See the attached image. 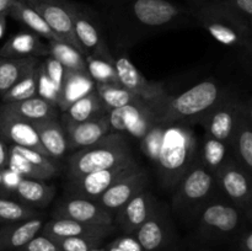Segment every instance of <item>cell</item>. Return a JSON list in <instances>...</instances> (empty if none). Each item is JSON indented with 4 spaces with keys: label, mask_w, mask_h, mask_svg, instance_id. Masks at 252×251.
Here are the masks:
<instances>
[{
    "label": "cell",
    "mask_w": 252,
    "mask_h": 251,
    "mask_svg": "<svg viewBox=\"0 0 252 251\" xmlns=\"http://www.w3.org/2000/svg\"><path fill=\"white\" fill-rule=\"evenodd\" d=\"M7 16H9V12H1V14H0V38L4 36L5 30H6Z\"/></svg>",
    "instance_id": "50"
},
{
    "label": "cell",
    "mask_w": 252,
    "mask_h": 251,
    "mask_svg": "<svg viewBox=\"0 0 252 251\" xmlns=\"http://www.w3.org/2000/svg\"><path fill=\"white\" fill-rule=\"evenodd\" d=\"M37 80H38V74H37L36 68L32 71H30L22 79H20L6 93L2 94V103L16 102V101L26 100V98H31L37 96Z\"/></svg>",
    "instance_id": "37"
},
{
    "label": "cell",
    "mask_w": 252,
    "mask_h": 251,
    "mask_svg": "<svg viewBox=\"0 0 252 251\" xmlns=\"http://www.w3.org/2000/svg\"><path fill=\"white\" fill-rule=\"evenodd\" d=\"M129 143L126 135L110 132L93 145L76 150L66 162V180H75L84 175L110 169L132 159Z\"/></svg>",
    "instance_id": "5"
},
{
    "label": "cell",
    "mask_w": 252,
    "mask_h": 251,
    "mask_svg": "<svg viewBox=\"0 0 252 251\" xmlns=\"http://www.w3.org/2000/svg\"><path fill=\"white\" fill-rule=\"evenodd\" d=\"M105 240L100 238H64L57 239L56 243L63 251H93L101 248Z\"/></svg>",
    "instance_id": "40"
},
{
    "label": "cell",
    "mask_w": 252,
    "mask_h": 251,
    "mask_svg": "<svg viewBox=\"0 0 252 251\" xmlns=\"http://www.w3.org/2000/svg\"><path fill=\"white\" fill-rule=\"evenodd\" d=\"M239 246L241 251H252V230L246 231L240 236Z\"/></svg>",
    "instance_id": "48"
},
{
    "label": "cell",
    "mask_w": 252,
    "mask_h": 251,
    "mask_svg": "<svg viewBox=\"0 0 252 251\" xmlns=\"http://www.w3.org/2000/svg\"><path fill=\"white\" fill-rule=\"evenodd\" d=\"M53 218L71 219L90 225H115L113 217L97 202L73 196H65L59 201L58 206L53 211Z\"/></svg>",
    "instance_id": "17"
},
{
    "label": "cell",
    "mask_w": 252,
    "mask_h": 251,
    "mask_svg": "<svg viewBox=\"0 0 252 251\" xmlns=\"http://www.w3.org/2000/svg\"><path fill=\"white\" fill-rule=\"evenodd\" d=\"M57 188L43 180L25 179L22 177L14 192L17 201L34 209L46 208L56 197Z\"/></svg>",
    "instance_id": "26"
},
{
    "label": "cell",
    "mask_w": 252,
    "mask_h": 251,
    "mask_svg": "<svg viewBox=\"0 0 252 251\" xmlns=\"http://www.w3.org/2000/svg\"><path fill=\"white\" fill-rule=\"evenodd\" d=\"M219 196L216 176L196 160L175 188L172 209L182 218L197 219L202 208Z\"/></svg>",
    "instance_id": "6"
},
{
    "label": "cell",
    "mask_w": 252,
    "mask_h": 251,
    "mask_svg": "<svg viewBox=\"0 0 252 251\" xmlns=\"http://www.w3.org/2000/svg\"><path fill=\"white\" fill-rule=\"evenodd\" d=\"M197 219L202 240L224 241L240 234L246 217L240 208L219 196L202 208Z\"/></svg>",
    "instance_id": "7"
},
{
    "label": "cell",
    "mask_w": 252,
    "mask_h": 251,
    "mask_svg": "<svg viewBox=\"0 0 252 251\" xmlns=\"http://www.w3.org/2000/svg\"><path fill=\"white\" fill-rule=\"evenodd\" d=\"M241 112L252 126V97L241 98Z\"/></svg>",
    "instance_id": "49"
},
{
    "label": "cell",
    "mask_w": 252,
    "mask_h": 251,
    "mask_svg": "<svg viewBox=\"0 0 252 251\" xmlns=\"http://www.w3.org/2000/svg\"><path fill=\"white\" fill-rule=\"evenodd\" d=\"M47 46H48V57H52L59 62L64 69L88 73L85 57L71 44L63 41H47Z\"/></svg>",
    "instance_id": "34"
},
{
    "label": "cell",
    "mask_w": 252,
    "mask_h": 251,
    "mask_svg": "<svg viewBox=\"0 0 252 251\" xmlns=\"http://www.w3.org/2000/svg\"><path fill=\"white\" fill-rule=\"evenodd\" d=\"M230 148L234 159L252 175V126L243 112L239 117Z\"/></svg>",
    "instance_id": "32"
},
{
    "label": "cell",
    "mask_w": 252,
    "mask_h": 251,
    "mask_svg": "<svg viewBox=\"0 0 252 251\" xmlns=\"http://www.w3.org/2000/svg\"><path fill=\"white\" fill-rule=\"evenodd\" d=\"M245 217H246V220H248L250 224H252V206L245 212Z\"/></svg>",
    "instance_id": "54"
},
{
    "label": "cell",
    "mask_w": 252,
    "mask_h": 251,
    "mask_svg": "<svg viewBox=\"0 0 252 251\" xmlns=\"http://www.w3.org/2000/svg\"><path fill=\"white\" fill-rule=\"evenodd\" d=\"M229 89L219 85L214 79H206L185 93L166 95L158 102L150 103L158 123L196 125L224 97Z\"/></svg>",
    "instance_id": "2"
},
{
    "label": "cell",
    "mask_w": 252,
    "mask_h": 251,
    "mask_svg": "<svg viewBox=\"0 0 252 251\" xmlns=\"http://www.w3.org/2000/svg\"><path fill=\"white\" fill-rule=\"evenodd\" d=\"M25 1L43 17L52 31L62 41L71 44L85 57V53L81 49L74 32L69 0H25Z\"/></svg>",
    "instance_id": "15"
},
{
    "label": "cell",
    "mask_w": 252,
    "mask_h": 251,
    "mask_svg": "<svg viewBox=\"0 0 252 251\" xmlns=\"http://www.w3.org/2000/svg\"><path fill=\"white\" fill-rule=\"evenodd\" d=\"M139 167V164L132 157L110 169L91 172L75 180H66L65 196L80 197L96 202L118 180L132 174Z\"/></svg>",
    "instance_id": "9"
},
{
    "label": "cell",
    "mask_w": 252,
    "mask_h": 251,
    "mask_svg": "<svg viewBox=\"0 0 252 251\" xmlns=\"http://www.w3.org/2000/svg\"><path fill=\"white\" fill-rule=\"evenodd\" d=\"M107 116L111 132L128 134L138 140L147 134L153 125L158 123L154 110L145 101L111 110Z\"/></svg>",
    "instance_id": "13"
},
{
    "label": "cell",
    "mask_w": 252,
    "mask_h": 251,
    "mask_svg": "<svg viewBox=\"0 0 252 251\" xmlns=\"http://www.w3.org/2000/svg\"><path fill=\"white\" fill-rule=\"evenodd\" d=\"M33 125L46 154L54 160L63 159L65 153L69 150V145L61 120L52 118L36 122Z\"/></svg>",
    "instance_id": "27"
},
{
    "label": "cell",
    "mask_w": 252,
    "mask_h": 251,
    "mask_svg": "<svg viewBox=\"0 0 252 251\" xmlns=\"http://www.w3.org/2000/svg\"><path fill=\"white\" fill-rule=\"evenodd\" d=\"M194 21L217 42L241 54L252 49V31L249 25L219 0H208L193 7Z\"/></svg>",
    "instance_id": "4"
},
{
    "label": "cell",
    "mask_w": 252,
    "mask_h": 251,
    "mask_svg": "<svg viewBox=\"0 0 252 251\" xmlns=\"http://www.w3.org/2000/svg\"><path fill=\"white\" fill-rule=\"evenodd\" d=\"M106 113H107V111H106L105 106H103L101 98L98 97V94L95 89L90 94L71 103L62 113V117L71 121V122H85V121L101 117Z\"/></svg>",
    "instance_id": "33"
},
{
    "label": "cell",
    "mask_w": 252,
    "mask_h": 251,
    "mask_svg": "<svg viewBox=\"0 0 252 251\" xmlns=\"http://www.w3.org/2000/svg\"><path fill=\"white\" fill-rule=\"evenodd\" d=\"M17 251H63L56 240L39 233Z\"/></svg>",
    "instance_id": "42"
},
{
    "label": "cell",
    "mask_w": 252,
    "mask_h": 251,
    "mask_svg": "<svg viewBox=\"0 0 252 251\" xmlns=\"http://www.w3.org/2000/svg\"><path fill=\"white\" fill-rule=\"evenodd\" d=\"M100 4L107 37L120 46L196 24L193 7L172 0H100Z\"/></svg>",
    "instance_id": "1"
},
{
    "label": "cell",
    "mask_w": 252,
    "mask_h": 251,
    "mask_svg": "<svg viewBox=\"0 0 252 251\" xmlns=\"http://www.w3.org/2000/svg\"><path fill=\"white\" fill-rule=\"evenodd\" d=\"M158 198L152 191L144 188L128 201L116 213L113 223L116 228L122 230L126 235H133L140 225L147 220L158 204Z\"/></svg>",
    "instance_id": "19"
},
{
    "label": "cell",
    "mask_w": 252,
    "mask_h": 251,
    "mask_svg": "<svg viewBox=\"0 0 252 251\" xmlns=\"http://www.w3.org/2000/svg\"><path fill=\"white\" fill-rule=\"evenodd\" d=\"M231 148L226 143L204 134L203 140L198 145L197 161L216 176L218 170L231 157Z\"/></svg>",
    "instance_id": "30"
},
{
    "label": "cell",
    "mask_w": 252,
    "mask_h": 251,
    "mask_svg": "<svg viewBox=\"0 0 252 251\" xmlns=\"http://www.w3.org/2000/svg\"><path fill=\"white\" fill-rule=\"evenodd\" d=\"M2 58H27L48 57V46L38 34L32 31H22L10 37L0 48Z\"/></svg>",
    "instance_id": "25"
},
{
    "label": "cell",
    "mask_w": 252,
    "mask_h": 251,
    "mask_svg": "<svg viewBox=\"0 0 252 251\" xmlns=\"http://www.w3.org/2000/svg\"><path fill=\"white\" fill-rule=\"evenodd\" d=\"M7 167L25 179L47 180L58 174L57 160L30 148L10 144Z\"/></svg>",
    "instance_id": "14"
},
{
    "label": "cell",
    "mask_w": 252,
    "mask_h": 251,
    "mask_svg": "<svg viewBox=\"0 0 252 251\" xmlns=\"http://www.w3.org/2000/svg\"><path fill=\"white\" fill-rule=\"evenodd\" d=\"M116 225L98 226L84 224L65 218H52L42 226L41 234L57 240L64 238H100L106 239L116 231Z\"/></svg>",
    "instance_id": "21"
},
{
    "label": "cell",
    "mask_w": 252,
    "mask_h": 251,
    "mask_svg": "<svg viewBox=\"0 0 252 251\" xmlns=\"http://www.w3.org/2000/svg\"><path fill=\"white\" fill-rule=\"evenodd\" d=\"M219 1L240 16L252 31V0H219Z\"/></svg>",
    "instance_id": "43"
},
{
    "label": "cell",
    "mask_w": 252,
    "mask_h": 251,
    "mask_svg": "<svg viewBox=\"0 0 252 251\" xmlns=\"http://www.w3.org/2000/svg\"><path fill=\"white\" fill-rule=\"evenodd\" d=\"M44 223V216L41 214L34 218L0 226V251H17L21 249L41 233Z\"/></svg>",
    "instance_id": "23"
},
{
    "label": "cell",
    "mask_w": 252,
    "mask_h": 251,
    "mask_svg": "<svg viewBox=\"0 0 252 251\" xmlns=\"http://www.w3.org/2000/svg\"><path fill=\"white\" fill-rule=\"evenodd\" d=\"M74 32L85 57H97L106 61L115 62L110 44L107 31L100 12L94 7L79 1L69 0Z\"/></svg>",
    "instance_id": "8"
},
{
    "label": "cell",
    "mask_w": 252,
    "mask_h": 251,
    "mask_svg": "<svg viewBox=\"0 0 252 251\" xmlns=\"http://www.w3.org/2000/svg\"><path fill=\"white\" fill-rule=\"evenodd\" d=\"M39 62L36 57L2 58L0 57V95L6 93L20 79L36 69Z\"/></svg>",
    "instance_id": "31"
},
{
    "label": "cell",
    "mask_w": 252,
    "mask_h": 251,
    "mask_svg": "<svg viewBox=\"0 0 252 251\" xmlns=\"http://www.w3.org/2000/svg\"><path fill=\"white\" fill-rule=\"evenodd\" d=\"M95 89L107 112L111 110H115V108L130 105V103L144 101L133 93H130L129 90H127L121 84H96Z\"/></svg>",
    "instance_id": "35"
},
{
    "label": "cell",
    "mask_w": 252,
    "mask_h": 251,
    "mask_svg": "<svg viewBox=\"0 0 252 251\" xmlns=\"http://www.w3.org/2000/svg\"><path fill=\"white\" fill-rule=\"evenodd\" d=\"M10 157V144L0 137V170H4L7 167Z\"/></svg>",
    "instance_id": "47"
},
{
    "label": "cell",
    "mask_w": 252,
    "mask_h": 251,
    "mask_svg": "<svg viewBox=\"0 0 252 251\" xmlns=\"http://www.w3.org/2000/svg\"><path fill=\"white\" fill-rule=\"evenodd\" d=\"M0 196H2V170H0Z\"/></svg>",
    "instance_id": "56"
},
{
    "label": "cell",
    "mask_w": 252,
    "mask_h": 251,
    "mask_svg": "<svg viewBox=\"0 0 252 251\" xmlns=\"http://www.w3.org/2000/svg\"><path fill=\"white\" fill-rule=\"evenodd\" d=\"M143 251H171L176 231L169 207L158 202L149 218L133 234Z\"/></svg>",
    "instance_id": "10"
},
{
    "label": "cell",
    "mask_w": 252,
    "mask_h": 251,
    "mask_svg": "<svg viewBox=\"0 0 252 251\" xmlns=\"http://www.w3.org/2000/svg\"><path fill=\"white\" fill-rule=\"evenodd\" d=\"M243 57H244V61H245L246 68H248V70L250 71V74L252 75V49L251 51L243 53Z\"/></svg>",
    "instance_id": "52"
},
{
    "label": "cell",
    "mask_w": 252,
    "mask_h": 251,
    "mask_svg": "<svg viewBox=\"0 0 252 251\" xmlns=\"http://www.w3.org/2000/svg\"><path fill=\"white\" fill-rule=\"evenodd\" d=\"M148 186V175L143 167L118 180L97 199V203L115 219L116 213Z\"/></svg>",
    "instance_id": "18"
},
{
    "label": "cell",
    "mask_w": 252,
    "mask_h": 251,
    "mask_svg": "<svg viewBox=\"0 0 252 251\" xmlns=\"http://www.w3.org/2000/svg\"><path fill=\"white\" fill-rule=\"evenodd\" d=\"M88 74L95 84H120L115 62L106 61L97 57H85Z\"/></svg>",
    "instance_id": "38"
},
{
    "label": "cell",
    "mask_w": 252,
    "mask_h": 251,
    "mask_svg": "<svg viewBox=\"0 0 252 251\" xmlns=\"http://www.w3.org/2000/svg\"><path fill=\"white\" fill-rule=\"evenodd\" d=\"M17 0H0V14L9 12V9L16 2Z\"/></svg>",
    "instance_id": "51"
},
{
    "label": "cell",
    "mask_w": 252,
    "mask_h": 251,
    "mask_svg": "<svg viewBox=\"0 0 252 251\" xmlns=\"http://www.w3.org/2000/svg\"><path fill=\"white\" fill-rule=\"evenodd\" d=\"M112 244L117 246L118 249H121V251H143L133 235H127L126 238H121L120 240L115 241Z\"/></svg>",
    "instance_id": "46"
},
{
    "label": "cell",
    "mask_w": 252,
    "mask_h": 251,
    "mask_svg": "<svg viewBox=\"0 0 252 251\" xmlns=\"http://www.w3.org/2000/svg\"><path fill=\"white\" fill-rule=\"evenodd\" d=\"M9 16L15 19L16 21L21 22L24 26H26L30 31L38 34L41 38L47 41H62L48 26L43 17L30 6L25 0H17L14 5L9 9Z\"/></svg>",
    "instance_id": "29"
},
{
    "label": "cell",
    "mask_w": 252,
    "mask_h": 251,
    "mask_svg": "<svg viewBox=\"0 0 252 251\" xmlns=\"http://www.w3.org/2000/svg\"><path fill=\"white\" fill-rule=\"evenodd\" d=\"M106 251H121V249H118L117 246L113 245V244H111L110 246H107V248H106Z\"/></svg>",
    "instance_id": "55"
},
{
    "label": "cell",
    "mask_w": 252,
    "mask_h": 251,
    "mask_svg": "<svg viewBox=\"0 0 252 251\" xmlns=\"http://www.w3.org/2000/svg\"><path fill=\"white\" fill-rule=\"evenodd\" d=\"M42 66L46 70L47 75L51 78V80L56 84V86L58 88L59 93H61L62 84H63L64 74H65V69L62 65L59 62H57L56 59L52 58V57H46V61L42 63Z\"/></svg>",
    "instance_id": "44"
},
{
    "label": "cell",
    "mask_w": 252,
    "mask_h": 251,
    "mask_svg": "<svg viewBox=\"0 0 252 251\" xmlns=\"http://www.w3.org/2000/svg\"><path fill=\"white\" fill-rule=\"evenodd\" d=\"M115 68L118 81L127 90L137 95L148 103H154L167 95L164 85L158 81H150L126 56L115 57Z\"/></svg>",
    "instance_id": "16"
},
{
    "label": "cell",
    "mask_w": 252,
    "mask_h": 251,
    "mask_svg": "<svg viewBox=\"0 0 252 251\" xmlns=\"http://www.w3.org/2000/svg\"><path fill=\"white\" fill-rule=\"evenodd\" d=\"M0 137L9 144L30 148L46 154L33 123L0 111ZM47 155V154H46Z\"/></svg>",
    "instance_id": "22"
},
{
    "label": "cell",
    "mask_w": 252,
    "mask_h": 251,
    "mask_svg": "<svg viewBox=\"0 0 252 251\" xmlns=\"http://www.w3.org/2000/svg\"><path fill=\"white\" fill-rule=\"evenodd\" d=\"M221 196L245 213L252 206V175L231 155L216 174Z\"/></svg>",
    "instance_id": "11"
},
{
    "label": "cell",
    "mask_w": 252,
    "mask_h": 251,
    "mask_svg": "<svg viewBox=\"0 0 252 251\" xmlns=\"http://www.w3.org/2000/svg\"><path fill=\"white\" fill-rule=\"evenodd\" d=\"M37 74H38V80H37V96H39V97L44 98L48 102L57 106L59 90L56 86V84L47 75L46 70L42 66V64H38V66H37Z\"/></svg>",
    "instance_id": "41"
},
{
    "label": "cell",
    "mask_w": 252,
    "mask_h": 251,
    "mask_svg": "<svg viewBox=\"0 0 252 251\" xmlns=\"http://www.w3.org/2000/svg\"><path fill=\"white\" fill-rule=\"evenodd\" d=\"M37 209L26 206L16 199L0 196V223L9 224L41 216Z\"/></svg>",
    "instance_id": "36"
},
{
    "label": "cell",
    "mask_w": 252,
    "mask_h": 251,
    "mask_svg": "<svg viewBox=\"0 0 252 251\" xmlns=\"http://www.w3.org/2000/svg\"><path fill=\"white\" fill-rule=\"evenodd\" d=\"M95 81L85 71H71L65 69L57 107L64 112L71 103L95 90Z\"/></svg>",
    "instance_id": "28"
},
{
    "label": "cell",
    "mask_w": 252,
    "mask_h": 251,
    "mask_svg": "<svg viewBox=\"0 0 252 251\" xmlns=\"http://www.w3.org/2000/svg\"><path fill=\"white\" fill-rule=\"evenodd\" d=\"M171 251H172V250H171Z\"/></svg>",
    "instance_id": "57"
},
{
    "label": "cell",
    "mask_w": 252,
    "mask_h": 251,
    "mask_svg": "<svg viewBox=\"0 0 252 251\" xmlns=\"http://www.w3.org/2000/svg\"><path fill=\"white\" fill-rule=\"evenodd\" d=\"M0 111L31 123L59 118L58 107L39 96L16 101V102L2 103L0 106Z\"/></svg>",
    "instance_id": "24"
},
{
    "label": "cell",
    "mask_w": 252,
    "mask_h": 251,
    "mask_svg": "<svg viewBox=\"0 0 252 251\" xmlns=\"http://www.w3.org/2000/svg\"><path fill=\"white\" fill-rule=\"evenodd\" d=\"M165 128H166V123H155L148 130L147 134L139 140L140 150L152 161V164L155 162L160 152V148H161Z\"/></svg>",
    "instance_id": "39"
},
{
    "label": "cell",
    "mask_w": 252,
    "mask_h": 251,
    "mask_svg": "<svg viewBox=\"0 0 252 251\" xmlns=\"http://www.w3.org/2000/svg\"><path fill=\"white\" fill-rule=\"evenodd\" d=\"M241 113V97L229 89L224 97L202 118L207 135L230 145Z\"/></svg>",
    "instance_id": "12"
},
{
    "label": "cell",
    "mask_w": 252,
    "mask_h": 251,
    "mask_svg": "<svg viewBox=\"0 0 252 251\" xmlns=\"http://www.w3.org/2000/svg\"><path fill=\"white\" fill-rule=\"evenodd\" d=\"M189 2H191V7H196L198 6V5L203 4V2L208 1V0H189Z\"/></svg>",
    "instance_id": "53"
},
{
    "label": "cell",
    "mask_w": 252,
    "mask_h": 251,
    "mask_svg": "<svg viewBox=\"0 0 252 251\" xmlns=\"http://www.w3.org/2000/svg\"><path fill=\"white\" fill-rule=\"evenodd\" d=\"M59 120L65 132L69 149L79 150L95 144L111 132L107 113L85 122H71L62 116Z\"/></svg>",
    "instance_id": "20"
},
{
    "label": "cell",
    "mask_w": 252,
    "mask_h": 251,
    "mask_svg": "<svg viewBox=\"0 0 252 251\" xmlns=\"http://www.w3.org/2000/svg\"><path fill=\"white\" fill-rule=\"evenodd\" d=\"M22 177L17 172L12 171L9 167L2 170V196L7 197V194L14 196L15 189H16Z\"/></svg>",
    "instance_id": "45"
},
{
    "label": "cell",
    "mask_w": 252,
    "mask_h": 251,
    "mask_svg": "<svg viewBox=\"0 0 252 251\" xmlns=\"http://www.w3.org/2000/svg\"><path fill=\"white\" fill-rule=\"evenodd\" d=\"M198 139L191 125L166 123L161 148L154 165L164 188L175 189L197 160Z\"/></svg>",
    "instance_id": "3"
}]
</instances>
